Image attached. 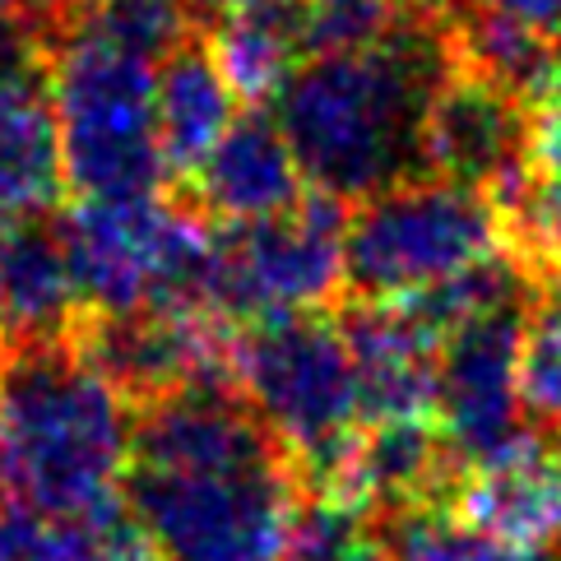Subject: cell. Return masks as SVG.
I'll list each match as a JSON object with an SVG mask.
<instances>
[{
  "label": "cell",
  "instance_id": "obj_1",
  "mask_svg": "<svg viewBox=\"0 0 561 561\" xmlns=\"http://www.w3.org/2000/svg\"><path fill=\"white\" fill-rule=\"evenodd\" d=\"M126 506L158 561H284L302 473L237 386L139 404Z\"/></svg>",
  "mask_w": 561,
  "mask_h": 561
},
{
  "label": "cell",
  "instance_id": "obj_2",
  "mask_svg": "<svg viewBox=\"0 0 561 561\" xmlns=\"http://www.w3.org/2000/svg\"><path fill=\"white\" fill-rule=\"evenodd\" d=\"M446 70V0L376 47L307 56L274 107L307 186L363 205L423 172V122Z\"/></svg>",
  "mask_w": 561,
  "mask_h": 561
},
{
  "label": "cell",
  "instance_id": "obj_3",
  "mask_svg": "<svg viewBox=\"0 0 561 561\" xmlns=\"http://www.w3.org/2000/svg\"><path fill=\"white\" fill-rule=\"evenodd\" d=\"M135 399L75 339L10 348L0 367V496L70 515L116 501L130 473Z\"/></svg>",
  "mask_w": 561,
  "mask_h": 561
},
{
  "label": "cell",
  "instance_id": "obj_4",
  "mask_svg": "<svg viewBox=\"0 0 561 561\" xmlns=\"http://www.w3.org/2000/svg\"><path fill=\"white\" fill-rule=\"evenodd\" d=\"M47 84L66 186L79 199L153 195L168 182L158 139V66L70 24L47 43Z\"/></svg>",
  "mask_w": 561,
  "mask_h": 561
},
{
  "label": "cell",
  "instance_id": "obj_5",
  "mask_svg": "<svg viewBox=\"0 0 561 561\" xmlns=\"http://www.w3.org/2000/svg\"><path fill=\"white\" fill-rule=\"evenodd\" d=\"M506 251V218L488 191L417 172L348 214L344 288L353 302H409Z\"/></svg>",
  "mask_w": 561,
  "mask_h": 561
},
{
  "label": "cell",
  "instance_id": "obj_6",
  "mask_svg": "<svg viewBox=\"0 0 561 561\" xmlns=\"http://www.w3.org/2000/svg\"><path fill=\"white\" fill-rule=\"evenodd\" d=\"M232 386L293 455L302 488H311L367 427L348 334L325 311L260 320L237 334Z\"/></svg>",
  "mask_w": 561,
  "mask_h": 561
},
{
  "label": "cell",
  "instance_id": "obj_7",
  "mask_svg": "<svg viewBox=\"0 0 561 561\" xmlns=\"http://www.w3.org/2000/svg\"><path fill=\"white\" fill-rule=\"evenodd\" d=\"M84 316L205 302L214 224L195 205L163 195L79 199L61 214ZM209 307V302H205Z\"/></svg>",
  "mask_w": 561,
  "mask_h": 561
},
{
  "label": "cell",
  "instance_id": "obj_8",
  "mask_svg": "<svg viewBox=\"0 0 561 561\" xmlns=\"http://www.w3.org/2000/svg\"><path fill=\"white\" fill-rule=\"evenodd\" d=\"M344 205L320 191H307L288 214L218 228L205 302L232 325L320 311L344 288Z\"/></svg>",
  "mask_w": 561,
  "mask_h": 561
},
{
  "label": "cell",
  "instance_id": "obj_9",
  "mask_svg": "<svg viewBox=\"0 0 561 561\" xmlns=\"http://www.w3.org/2000/svg\"><path fill=\"white\" fill-rule=\"evenodd\" d=\"M75 344L135 404H149V399L191 386H232V320L205 302L84 316L75 330Z\"/></svg>",
  "mask_w": 561,
  "mask_h": 561
},
{
  "label": "cell",
  "instance_id": "obj_10",
  "mask_svg": "<svg viewBox=\"0 0 561 561\" xmlns=\"http://www.w3.org/2000/svg\"><path fill=\"white\" fill-rule=\"evenodd\" d=\"M534 302L501 307L459 325L440 344V380H436V427L446 436L459 469L506 446L529 427L519 399V344L525 316Z\"/></svg>",
  "mask_w": 561,
  "mask_h": 561
},
{
  "label": "cell",
  "instance_id": "obj_11",
  "mask_svg": "<svg viewBox=\"0 0 561 561\" xmlns=\"http://www.w3.org/2000/svg\"><path fill=\"white\" fill-rule=\"evenodd\" d=\"M534 149L538 135L529 98L455 66L450 56V70L436 84L423 122V172L478 186L496 199L529 172Z\"/></svg>",
  "mask_w": 561,
  "mask_h": 561
},
{
  "label": "cell",
  "instance_id": "obj_12",
  "mask_svg": "<svg viewBox=\"0 0 561 561\" xmlns=\"http://www.w3.org/2000/svg\"><path fill=\"white\" fill-rule=\"evenodd\" d=\"M66 186L47 47L19 28L0 37V224L47 214Z\"/></svg>",
  "mask_w": 561,
  "mask_h": 561
},
{
  "label": "cell",
  "instance_id": "obj_13",
  "mask_svg": "<svg viewBox=\"0 0 561 561\" xmlns=\"http://www.w3.org/2000/svg\"><path fill=\"white\" fill-rule=\"evenodd\" d=\"M450 506L506 543L557 552L561 543V432L525 427L459 469Z\"/></svg>",
  "mask_w": 561,
  "mask_h": 561
},
{
  "label": "cell",
  "instance_id": "obj_14",
  "mask_svg": "<svg viewBox=\"0 0 561 561\" xmlns=\"http://www.w3.org/2000/svg\"><path fill=\"white\" fill-rule=\"evenodd\" d=\"M186 186L191 205L224 228L260 224V218L288 214L307 199V176L284 126L260 107L237 112V122L224 130V139L209 149Z\"/></svg>",
  "mask_w": 561,
  "mask_h": 561
},
{
  "label": "cell",
  "instance_id": "obj_15",
  "mask_svg": "<svg viewBox=\"0 0 561 561\" xmlns=\"http://www.w3.org/2000/svg\"><path fill=\"white\" fill-rule=\"evenodd\" d=\"M344 334L357 363L367 423H404V417L436 413L440 380V339L423 316L404 302H353Z\"/></svg>",
  "mask_w": 561,
  "mask_h": 561
},
{
  "label": "cell",
  "instance_id": "obj_16",
  "mask_svg": "<svg viewBox=\"0 0 561 561\" xmlns=\"http://www.w3.org/2000/svg\"><path fill=\"white\" fill-rule=\"evenodd\" d=\"M84 297L70 265L61 218L33 214L0 224V330L10 348L75 339Z\"/></svg>",
  "mask_w": 561,
  "mask_h": 561
},
{
  "label": "cell",
  "instance_id": "obj_17",
  "mask_svg": "<svg viewBox=\"0 0 561 561\" xmlns=\"http://www.w3.org/2000/svg\"><path fill=\"white\" fill-rule=\"evenodd\" d=\"M232 122L237 93L218 70L209 43L191 37L168 61H158V139H163L168 182H191Z\"/></svg>",
  "mask_w": 561,
  "mask_h": 561
},
{
  "label": "cell",
  "instance_id": "obj_18",
  "mask_svg": "<svg viewBox=\"0 0 561 561\" xmlns=\"http://www.w3.org/2000/svg\"><path fill=\"white\" fill-rule=\"evenodd\" d=\"M205 28H209V51H214L218 70L228 75L232 93L251 107L284 93L293 70L307 61L293 5L232 10V14L209 19Z\"/></svg>",
  "mask_w": 561,
  "mask_h": 561
},
{
  "label": "cell",
  "instance_id": "obj_19",
  "mask_svg": "<svg viewBox=\"0 0 561 561\" xmlns=\"http://www.w3.org/2000/svg\"><path fill=\"white\" fill-rule=\"evenodd\" d=\"M19 529V552L24 561H158L145 529L122 496L93 511H70V515H33L14 511Z\"/></svg>",
  "mask_w": 561,
  "mask_h": 561
},
{
  "label": "cell",
  "instance_id": "obj_20",
  "mask_svg": "<svg viewBox=\"0 0 561 561\" xmlns=\"http://www.w3.org/2000/svg\"><path fill=\"white\" fill-rule=\"evenodd\" d=\"M386 543L394 561H561L557 552L506 543L473 519L459 515L450 501H427V506H404L386 515Z\"/></svg>",
  "mask_w": 561,
  "mask_h": 561
},
{
  "label": "cell",
  "instance_id": "obj_21",
  "mask_svg": "<svg viewBox=\"0 0 561 561\" xmlns=\"http://www.w3.org/2000/svg\"><path fill=\"white\" fill-rule=\"evenodd\" d=\"M501 218H506L511 255L529 270L534 288H548L561 278V158L538 153L519 182L496 195Z\"/></svg>",
  "mask_w": 561,
  "mask_h": 561
},
{
  "label": "cell",
  "instance_id": "obj_22",
  "mask_svg": "<svg viewBox=\"0 0 561 561\" xmlns=\"http://www.w3.org/2000/svg\"><path fill=\"white\" fill-rule=\"evenodd\" d=\"M75 24H89L93 33L112 37V43L158 66L182 43H191V28L199 19L191 0H93V10Z\"/></svg>",
  "mask_w": 561,
  "mask_h": 561
},
{
  "label": "cell",
  "instance_id": "obj_23",
  "mask_svg": "<svg viewBox=\"0 0 561 561\" xmlns=\"http://www.w3.org/2000/svg\"><path fill=\"white\" fill-rule=\"evenodd\" d=\"M519 399L534 427L561 432V302L534 293L519 344Z\"/></svg>",
  "mask_w": 561,
  "mask_h": 561
},
{
  "label": "cell",
  "instance_id": "obj_24",
  "mask_svg": "<svg viewBox=\"0 0 561 561\" xmlns=\"http://www.w3.org/2000/svg\"><path fill=\"white\" fill-rule=\"evenodd\" d=\"M284 561H394L386 529L371 525V515L316 501L297 515V529L288 538Z\"/></svg>",
  "mask_w": 561,
  "mask_h": 561
},
{
  "label": "cell",
  "instance_id": "obj_25",
  "mask_svg": "<svg viewBox=\"0 0 561 561\" xmlns=\"http://www.w3.org/2000/svg\"><path fill=\"white\" fill-rule=\"evenodd\" d=\"M450 5L506 19V24H519V28H529L534 37H543V43L561 47V0H450Z\"/></svg>",
  "mask_w": 561,
  "mask_h": 561
},
{
  "label": "cell",
  "instance_id": "obj_26",
  "mask_svg": "<svg viewBox=\"0 0 561 561\" xmlns=\"http://www.w3.org/2000/svg\"><path fill=\"white\" fill-rule=\"evenodd\" d=\"M534 135H538V153L561 158V47L548 66L543 89L534 98Z\"/></svg>",
  "mask_w": 561,
  "mask_h": 561
},
{
  "label": "cell",
  "instance_id": "obj_27",
  "mask_svg": "<svg viewBox=\"0 0 561 561\" xmlns=\"http://www.w3.org/2000/svg\"><path fill=\"white\" fill-rule=\"evenodd\" d=\"M89 10H93V0H24V19H28V28L43 37V47L56 33H66L75 19H84Z\"/></svg>",
  "mask_w": 561,
  "mask_h": 561
},
{
  "label": "cell",
  "instance_id": "obj_28",
  "mask_svg": "<svg viewBox=\"0 0 561 561\" xmlns=\"http://www.w3.org/2000/svg\"><path fill=\"white\" fill-rule=\"evenodd\" d=\"M195 5V19L209 24L218 14H232V10H251V5H293V0H191Z\"/></svg>",
  "mask_w": 561,
  "mask_h": 561
},
{
  "label": "cell",
  "instance_id": "obj_29",
  "mask_svg": "<svg viewBox=\"0 0 561 561\" xmlns=\"http://www.w3.org/2000/svg\"><path fill=\"white\" fill-rule=\"evenodd\" d=\"M19 28H28V19H24V0H0V37H10ZM33 33V28H28Z\"/></svg>",
  "mask_w": 561,
  "mask_h": 561
},
{
  "label": "cell",
  "instance_id": "obj_30",
  "mask_svg": "<svg viewBox=\"0 0 561 561\" xmlns=\"http://www.w3.org/2000/svg\"><path fill=\"white\" fill-rule=\"evenodd\" d=\"M0 561H24V552H19V529H14L10 511L0 515Z\"/></svg>",
  "mask_w": 561,
  "mask_h": 561
},
{
  "label": "cell",
  "instance_id": "obj_31",
  "mask_svg": "<svg viewBox=\"0 0 561 561\" xmlns=\"http://www.w3.org/2000/svg\"><path fill=\"white\" fill-rule=\"evenodd\" d=\"M5 357H10V339H5V330H0V367H5Z\"/></svg>",
  "mask_w": 561,
  "mask_h": 561
}]
</instances>
